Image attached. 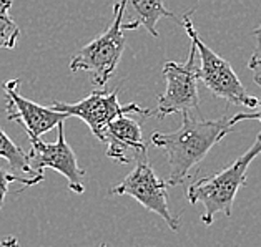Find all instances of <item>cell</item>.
I'll use <instances>...</instances> for the list:
<instances>
[{
    "mask_svg": "<svg viewBox=\"0 0 261 247\" xmlns=\"http://www.w3.org/2000/svg\"><path fill=\"white\" fill-rule=\"evenodd\" d=\"M181 126L173 133H153L151 144L167 155L170 164V186H180L190 178L192 169L200 164L216 143H220L233 126L230 118L200 119L192 111L181 113Z\"/></svg>",
    "mask_w": 261,
    "mask_h": 247,
    "instance_id": "1",
    "label": "cell"
},
{
    "mask_svg": "<svg viewBox=\"0 0 261 247\" xmlns=\"http://www.w3.org/2000/svg\"><path fill=\"white\" fill-rule=\"evenodd\" d=\"M261 155V133H258L256 139L251 148L234 160L230 166L221 169L208 178H201L190 184L187 189V199L190 204H203L201 223L205 226H212L215 216L218 212L225 214L226 218L231 216L233 202L240 188L246 182V173L250 164L256 156Z\"/></svg>",
    "mask_w": 261,
    "mask_h": 247,
    "instance_id": "2",
    "label": "cell"
},
{
    "mask_svg": "<svg viewBox=\"0 0 261 247\" xmlns=\"http://www.w3.org/2000/svg\"><path fill=\"white\" fill-rule=\"evenodd\" d=\"M185 32L190 37L196 50H198V78L215 97L228 101L233 105H243L246 108H258L259 100L256 97L248 95L246 88L240 81L238 75L234 73L230 61L225 60L218 53H215L212 48L206 47L201 42L198 32L195 30L192 22V14H185L181 22Z\"/></svg>",
    "mask_w": 261,
    "mask_h": 247,
    "instance_id": "3",
    "label": "cell"
},
{
    "mask_svg": "<svg viewBox=\"0 0 261 247\" xmlns=\"http://www.w3.org/2000/svg\"><path fill=\"white\" fill-rule=\"evenodd\" d=\"M126 0H120L115 5V15L103 34L80 50L70 60L72 72H88L95 88H103L120 63L123 55L126 37L123 34V10Z\"/></svg>",
    "mask_w": 261,
    "mask_h": 247,
    "instance_id": "4",
    "label": "cell"
},
{
    "mask_svg": "<svg viewBox=\"0 0 261 247\" xmlns=\"http://www.w3.org/2000/svg\"><path fill=\"white\" fill-rule=\"evenodd\" d=\"M192 42V40H190ZM198 50L192 42L188 58L185 63L165 61L163 77L167 81V88L158 97L156 116L165 118L175 113H187L198 110L200 95H198Z\"/></svg>",
    "mask_w": 261,
    "mask_h": 247,
    "instance_id": "5",
    "label": "cell"
},
{
    "mask_svg": "<svg viewBox=\"0 0 261 247\" xmlns=\"http://www.w3.org/2000/svg\"><path fill=\"white\" fill-rule=\"evenodd\" d=\"M110 194L130 196L138 201L146 211L158 214L171 231L180 229V219L175 218L168 209L167 181L158 178L153 168L150 166L146 155L140 156L135 161V168L126 178L110 189Z\"/></svg>",
    "mask_w": 261,
    "mask_h": 247,
    "instance_id": "6",
    "label": "cell"
},
{
    "mask_svg": "<svg viewBox=\"0 0 261 247\" xmlns=\"http://www.w3.org/2000/svg\"><path fill=\"white\" fill-rule=\"evenodd\" d=\"M118 90L115 88L113 91H103V90H93L87 98L77 101V103H63V101H54L52 108L57 111H62L70 116H77L82 121L87 123V126L93 133V136L98 141L103 143L105 131L113 119H117L122 115H132V113H142L148 116L151 115V110L142 108L137 103L122 105L118 101Z\"/></svg>",
    "mask_w": 261,
    "mask_h": 247,
    "instance_id": "7",
    "label": "cell"
},
{
    "mask_svg": "<svg viewBox=\"0 0 261 247\" xmlns=\"http://www.w3.org/2000/svg\"><path fill=\"white\" fill-rule=\"evenodd\" d=\"M57 141L45 143L40 138L30 139V153L29 163L32 174H43V169H54L60 173L68 182V189L72 193L84 194L85 193V171L79 166L77 156L73 149L65 139V131H63V123L57 126Z\"/></svg>",
    "mask_w": 261,
    "mask_h": 247,
    "instance_id": "8",
    "label": "cell"
},
{
    "mask_svg": "<svg viewBox=\"0 0 261 247\" xmlns=\"http://www.w3.org/2000/svg\"><path fill=\"white\" fill-rule=\"evenodd\" d=\"M20 80H9L4 85L5 90V113L10 121L20 123L29 139H37L42 135H45L50 130L57 128L60 123H63L68 118L65 113L54 110L52 106L37 105L35 101L22 97L18 93Z\"/></svg>",
    "mask_w": 261,
    "mask_h": 247,
    "instance_id": "9",
    "label": "cell"
},
{
    "mask_svg": "<svg viewBox=\"0 0 261 247\" xmlns=\"http://www.w3.org/2000/svg\"><path fill=\"white\" fill-rule=\"evenodd\" d=\"M103 143L107 144V156L122 164L135 163L140 156L146 155L142 123L130 115L118 116L108 125Z\"/></svg>",
    "mask_w": 261,
    "mask_h": 247,
    "instance_id": "10",
    "label": "cell"
},
{
    "mask_svg": "<svg viewBox=\"0 0 261 247\" xmlns=\"http://www.w3.org/2000/svg\"><path fill=\"white\" fill-rule=\"evenodd\" d=\"M163 17L176 18L165 7L163 0H126L122 27L123 30H135L142 25L151 37H158L156 23Z\"/></svg>",
    "mask_w": 261,
    "mask_h": 247,
    "instance_id": "11",
    "label": "cell"
},
{
    "mask_svg": "<svg viewBox=\"0 0 261 247\" xmlns=\"http://www.w3.org/2000/svg\"><path fill=\"white\" fill-rule=\"evenodd\" d=\"M0 158L9 163L10 169L20 171V173H25L27 176H34L29 163V153H25L22 146H18L17 143L12 141L4 130H0Z\"/></svg>",
    "mask_w": 261,
    "mask_h": 247,
    "instance_id": "12",
    "label": "cell"
},
{
    "mask_svg": "<svg viewBox=\"0 0 261 247\" xmlns=\"http://www.w3.org/2000/svg\"><path fill=\"white\" fill-rule=\"evenodd\" d=\"M12 0H0V48H15L20 28L10 17Z\"/></svg>",
    "mask_w": 261,
    "mask_h": 247,
    "instance_id": "13",
    "label": "cell"
},
{
    "mask_svg": "<svg viewBox=\"0 0 261 247\" xmlns=\"http://www.w3.org/2000/svg\"><path fill=\"white\" fill-rule=\"evenodd\" d=\"M43 181V174H39V176H17V174H12V173H7V171H4L0 168V209L4 207V202H5V198H7L9 194V188L10 184H20L23 188H29V186H35L39 184V182Z\"/></svg>",
    "mask_w": 261,
    "mask_h": 247,
    "instance_id": "14",
    "label": "cell"
},
{
    "mask_svg": "<svg viewBox=\"0 0 261 247\" xmlns=\"http://www.w3.org/2000/svg\"><path fill=\"white\" fill-rule=\"evenodd\" d=\"M253 35L254 40H256V45H254V52L250 61H248V68L251 70L254 83L261 86V25L253 30Z\"/></svg>",
    "mask_w": 261,
    "mask_h": 247,
    "instance_id": "15",
    "label": "cell"
},
{
    "mask_svg": "<svg viewBox=\"0 0 261 247\" xmlns=\"http://www.w3.org/2000/svg\"><path fill=\"white\" fill-rule=\"evenodd\" d=\"M248 119H256L261 123V101L258 105V111H251V113H237V115L230 116V125L234 126L240 121H248Z\"/></svg>",
    "mask_w": 261,
    "mask_h": 247,
    "instance_id": "16",
    "label": "cell"
},
{
    "mask_svg": "<svg viewBox=\"0 0 261 247\" xmlns=\"http://www.w3.org/2000/svg\"><path fill=\"white\" fill-rule=\"evenodd\" d=\"M0 247H18V240L14 236H9L0 240Z\"/></svg>",
    "mask_w": 261,
    "mask_h": 247,
    "instance_id": "17",
    "label": "cell"
},
{
    "mask_svg": "<svg viewBox=\"0 0 261 247\" xmlns=\"http://www.w3.org/2000/svg\"><path fill=\"white\" fill-rule=\"evenodd\" d=\"M100 247H108V245H107V244H101Z\"/></svg>",
    "mask_w": 261,
    "mask_h": 247,
    "instance_id": "18",
    "label": "cell"
}]
</instances>
